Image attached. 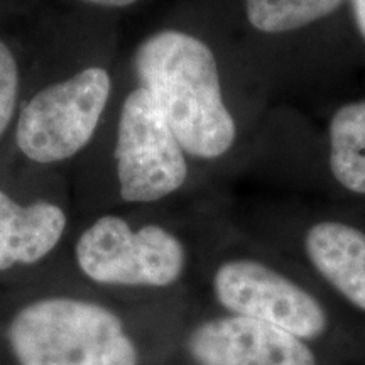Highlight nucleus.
Masks as SVG:
<instances>
[{
	"label": "nucleus",
	"instance_id": "f257e3e1",
	"mask_svg": "<svg viewBox=\"0 0 365 365\" xmlns=\"http://www.w3.org/2000/svg\"><path fill=\"white\" fill-rule=\"evenodd\" d=\"M191 298H127L53 271L0 287V365H164Z\"/></svg>",
	"mask_w": 365,
	"mask_h": 365
},
{
	"label": "nucleus",
	"instance_id": "f03ea898",
	"mask_svg": "<svg viewBox=\"0 0 365 365\" xmlns=\"http://www.w3.org/2000/svg\"><path fill=\"white\" fill-rule=\"evenodd\" d=\"M232 213L212 202L115 208L76 217L54 271L127 298H191Z\"/></svg>",
	"mask_w": 365,
	"mask_h": 365
},
{
	"label": "nucleus",
	"instance_id": "7ed1b4c3",
	"mask_svg": "<svg viewBox=\"0 0 365 365\" xmlns=\"http://www.w3.org/2000/svg\"><path fill=\"white\" fill-rule=\"evenodd\" d=\"M120 71V49L107 33L39 43L0 175L71 180L110 112Z\"/></svg>",
	"mask_w": 365,
	"mask_h": 365
},
{
	"label": "nucleus",
	"instance_id": "20e7f679",
	"mask_svg": "<svg viewBox=\"0 0 365 365\" xmlns=\"http://www.w3.org/2000/svg\"><path fill=\"white\" fill-rule=\"evenodd\" d=\"M191 301L208 312L267 323L345 365H365V336L284 255L232 218L200 267Z\"/></svg>",
	"mask_w": 365,
	"mask_h": 365
},
{
	"label": "nucleus",
	"instance_id": "39448f33",
	"mask_svg": "<svg viewBox=\"0 0 365 365\" xmlns=\"http://www.w3.org/2000/svg\"><path fill=\"white\" fill-rule=\"evenodd\" d=\"M127 78L153 95L182 149L210 180L245 140V118L225 48L200 31L163 26L122 58Z\"/></svg>",
	"mask_w": 365,
	"mask_h": 365
},
{
	"label": "nucleus",
	"instance_id": "423d86ee",
	"mask_svg": "<svg viewBox=\"0 0 365 365\" xmlns=\"http://www.w3.org/2000/svg\"><path fill=\"white\" fill-rule=\"evenodd\" d=\"M207 181L153 95L120 71L110 112L71 171L75 218L191 202Z\"/></svg>",
	"mask_w": 365,
	"mask_h": 365
},
{
	"label": "nucleus",
	"instance_id": "0eeeda50",
	"mask_svg": "<svg viewBox=\"0 0 365 365\" xmlns=\"http://www.w3.org/2000/svg\"><path fill=\"white\" fill-rule=\"evenodd\" d=\"M232 218L299 267L365 336V208L277 207Z\"/></svg>",
	"mask_w": 365,
	"mask_h": 365
},
{
	"label": "nucleus",
	"instance_id": "6e6552de",
	"mask_svg": "<svg viewBox=\"0 0 365 365\" xmlns=\"http://www.w3.org/2000/svg\"><path fill=\"white\" fill-rule=\"evenodd\" d=\"M73 225L70 178L19 180L0 175V287L54 271Z\"/></svg>",
	"mask_w": 365,
	"mask_h": 365
},
{
	"label": "nucleus",
	"instance_id": "1a4fd4ad",
	"mask_svg": "<svg viewBox=\"0 0 365 365\" xmlns=\"http://www.w3.org/2000/svg\"><path fill=\"white\" fill-rule=\"evenodd\" d=\"M164 365H345L267 323L193 304Z\"/></svg>",
	"mask_w": 365,
	"mask_h": 365
},
{
	"label": "nucleus",
	"instance_id": "9d476101",
	"mask_svg": "<svg viewBox=\"0 0 365 365\" xmlns=\"http://www.w3.org/2000/svg\"><path fill=\"white\" fill-rule=\"evenodd\" d=\"M325 166L344 205L365 208V97L336 105L328 117Z\"/></svg>",
	"mask_w": 365,
	"mask_h": 365
},
{
	"label": "nucleus",
	"instance_id": "9b49d317",
	"mask_svg": "<svg viewBox=\"0 0 365 365\" xmlns=\"http://www.w3.org/2000/svg\"><path fill=\"white\" fill-rule=\"evenodd\" d=\"M349 0H242L245 24L266 39L293 38L344 11Z\"/></svg>",
	"mask_w": 365,
	"mask_h": 365
},
{
	"label": "nucleus",
	"instance_id": "f8f14e48",
	"mask_svg": "<svg viewBox=\"0 0 365 365\" xmlns=\"http://www.w3.org/2000/svg\"><path fill=\"white\" fill-rule=\"evenodd\" d=\"M38 46L0 31V158L24 98Z\"/></svg>",
	"mask_w": 365,
	"mask_h": 365
},
{
	"label": "nucleus",
	"instance_id": "ddd939ff",
	"mask_svg": "<svg viewBox=\"0 0 365 365\" xmlns=\"http://www.w3.org/2000/svg\"><path fill=\"white\" fill-rule=\"evenodd\" d=\"M346 7H349L355 34L365 46V0H349Z\"/></svg>",
	"mask_w": 365,
	"mask_h": 365
},
{
	"label": "nucleus",
	"instance_id": "4468645a",
	"mask_svg": "<svg viewBox=\"0 0 365 365\" xmlns=\"http://www.w3.org/2000/svg\"><path fill=\"white\" fill-rule=\"evenodd\" d=\"M76 2L97 11H124L139 4L140 0H76Z\"/></svg>",
	"mask_w": 365,
	"mask_h": 365
}]
</instances>
